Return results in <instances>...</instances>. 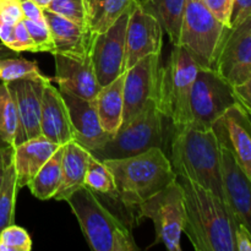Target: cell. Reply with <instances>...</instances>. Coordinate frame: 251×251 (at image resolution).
Wrapping results in <instances>:
<instances>
[{"label": "cell", "mask_w": 251, "mask_h": 251, "mask_svg": "<svg viewBox=\"0 0 251 251\" xmlns=\"http://www.w3.org/2000/svg\"><path fill=\"white\" fill-rule=\"evenodd\" d=\"M17 51H14L12 49L7 48L4 43L0 42V59L1 58H11V56L17 55Z\"/></svg>", "instance_id": "obj_42"}, {"label": "cell", "mask_w": 251, "mask_h": 251, "mask_svg": "<svg viewBox=\"0 0 251 251\" xmlns=\"http://www.w3.org/2000/svg\"><path fill=\"white\" fill-rule=\"evenodd\" d=\"M31 249L32 239L25 228L14 223L0 232V251H29Z\"/></svg>", "instance_id": "obj_32"}, {"label": "cell", "mask_w": 251, "mask_h": 251, "mask_svg": "<svg viewBox=\"0 0 251 251\" xmlns=\"http://www.w3.org/2000/svg\"><path fill=\"white\" fill-rule=\"evenodd\" d=\"M161 54H151L137 61L125 71L124 114L123 124H126L146 108L156 103Z\"/></svg>", "instance_id": "obj_11"}, {"label": "cell", "mask_w": 251, "mask_h": 251, "mask_svg": "<svg viewBox=\"0 0 251 251\" xmlns=\"http://www.w3.org/2000/svg\"><path fill=\"white\" fill-rule=\"evenodd\" d=\"M234 242L235 251H251V233L242 223L235 225Z\"/></svg>", "instance_id": "obj_40"}, {"label": "cell", "mask_w": 251, "mask_h": 251, "mask_svg": "<svg viewBox=\"0 0 251 251\" xmlns=\"http://www.w3.org/2000/svg\"><path fill=\"white\" fill-rule=\"evenodd\" d=\"M24 12V19L34 22H46L43 7L37 4L34 0H20Z\"/></svg>", "instance_id": "obj_38"}, {"label": "cell", "mask_w": 251, "mask_h": 251, "mask_svg": "<svg viewBox=\"0 0 251 251\" xmlns=\"http://www.w3.org/2000/svg\"><path fill=\"white\" fill-rule=\"evenodd\" d=\"M64 145L59 147L53 156L43 164L38 173L33 176L28 186L29 191L38 200L53 199L61 183V159Z\"/></svg>", "instance_id": "obj_26"}, {"label": "cell", "mask_w": 251, "mask_h": 251, "mask_svg": "<svg viewBox=\"0 0 251 251\" xmlns=\"http://www.w3.org/2000/svg\"><path fill=\"white\" fill-rule=\"evenodd\" d=\"M137 221L149 218L156 230V244L169 251H181L180 240L185 227L186 212L184 194L178 180L137 206Z\"/></svg>", "instance_id": "obj_8"}, {"label": "cell", "mask_w": 251, "mask_h": 251, "mask_svg": "<svg viewBox=\"0 0 251 251\" xmlns=\"http://www.w3.org/2000/svg\"><path fill=\"white\" fill-rule=\"evenodd\" d=\"M184 194V233L196 251H235L237 221L227 202L185 176H176Z\"/></svg>", "instance_id": "obj_1"}, {"label": "cell", "mask_w": 251, "mask_h": 251, "mask_svg": "<svg viewBox=\"0 0 251 251\" xmlns=\"http://www.w3.org/2000/svg\"><path fill=\"white\" fill-rule=\"evenodd\" d=\"M19 189L16 171L11 159L5 168L4 183L0 191V232L7 226L14 225L15 203Z\"/></svg>", "instance_id": "obj_28"}, {"label": "cell", "mask_w": 251, "mask_h": 251, "mask_svg": "<svg viewBox=\"0 0 251 251\" xmlns=\"http://www.w3.org/2000/svg\"><path fill=\"white\" fill-rule=\"evenodd\" d=\"M12 152H14V146L7 144L0 137V167H4L10 163V161L12 159Z\"/></svg>", "instance_id": "obj_41"}, {"label": "cell", "mask_w": 251, "mask_h": 251, "mask_svg": "<svg viewBox=\"0 0 251 251\" xmlns=\"http://www.w3.org/2000/svg\"><path fill=\"white\" fill-rule=\"evenodd\" d=\"M21 20H24V12L20 0H0V21L16 25Z\"/></svg>", "instance_id": "obj_35"}, {"label": "cell", "mask_w": 251, "mask_h": 251, "mask_svg": "<svg viewBox=\"0 0 251 251\" xmlns=\"http://www.w3.org/2000/svg\"><path fill=\"white\" fill-rule=\"evenodd\" d=\"M228 27L207 9L203 1L188 0L181 22L179 46L188 51L199 68L215 69Z\"/></svg>", "instance_id": "obj_6"}, {"label": "cell", "mask_w": 251, "mask_h": 251, "mask_svg": "<svg viewBox=\"0 0 251 251\" xmlns=\"http://www.w3.org/2000/svg\"><path fill=\"white\" fill-rule=\"evenodd\" d=\"M44 19L53 37L51 54L73 56L90 55L93 37L86 27L80 26L65 17L44 9Z\"/></svg>", "instance_id": "obj_20"}, {"label": "cell", "mask_w": 251, "mask_h": 251, "mask_svg": "<svg viewBox=\"0 0 251 251\" xmlns=\"http://www.w3.org/2000/svg\"><path fill=\"white\" fill-rule=\"evenodd\" d=\"M198 70V64L180 46H173L167 64L159 69L156 105L174 130L193 123L190 98Z\"/></svg>", "instance_id": "obj_5"}, {"label": "cell", "mask_w": 251, "mask_h": 251, "mask_svg": "<svg viewBox=\"0 0 251 251\" xmlns=\"http://www.w3.org/2000/svg\"><path fill=\"white\" fill-rule=\"evenodd\" d=\"M28 33L33 41L36 51H49L51 53L54 48L53 37L47 22H34L24 19Z\"/></svg>", "instance_id": "obj_33"}, {"label": "cell", "mask_w": 251, "mask_h": 251, "mask_svg": "<svg viewBox=\"0 0 251 251\" xmlns=\"http://www.w3.org/2000/svg\"><path fill=\"white\" fill-rule=\"evenodd\" d=\"M55 61V81L59 91L95 100L102 86L96 76L91 55L73 56L53 54Z\"/></svg>", "instance_id": "obj_16"}, {"label": "cell", "mask_w": 251, "mask_h": 251, "mask_svg": "<svg viewBox=\"0 0 251 251\" xmlns=\"http://www.w3.org/2000/svg\"><path fill=\"white\" fill-rule=\"evenodd\" d=\"M48 78L41 74L6 82L16 103L19 114V134L15 146L28 139L41 136L42 96L44 82Z\"/></svg>", "instance_id": "obj_14"}, {"label": "cell", "mask_w": 251, "mask_h": 251, "mask_svg": "<svg viewBox=\"0 0 251 251\" xmlns=\"http://www.w3.org/2000/svg\"><path fill=\"white\" fill-rule=\"evenodd\" d=\"M69 110L75 141L90 152L107 144L112 135L102 127L95 100H85L68 92H61Z\"/></svg>", "instance_id": "obj_18"}, {"label": "cell", "mask_w": 251, "mask_h": 251, "mask_svg": "<svg viewBox=\"0 0 251 251\" xmlns=\"http://www.w3.org/2000/svg\"><path fill=\"white\" fill-rule=\"evenodd\" d=\"M125 73L108 85L103 86L96 97L100 125L109 135H115L123 125L124 114Z\"/></svg>", "instance_id": "obj_23"}, {"label": "cell", "mask_w": 251, "mask_h": 251, "mask_svg": "<svg viewBox=\"0 0 251 251\" xmlns=\"http://www.w3.org/2000/svg\"><path fill=\"white\" fill-rule=\"evenodd\" d=\"M66 202L77 218L83 237L92 250H139L126 223L114 215L88 186L83 185L74 191Z\"/></svg>", "instance_id": "obj_4"}, {"label": "cell", "mask_w": 251, "mask_h": 251, "mask_svg": "<svg viewBox=\"0 0 251 251\" xmlns=\"http://www.w3.org/2000/svg\"><path fill=\"white\" fill-rule=\"evenodd\" d=\"M14 51L21 53V51H36V47H34L33 41H32L31 36L28 33L26 25H25L24 20L17 22L14 27V39H12V44L10 47Z\"/></svg>", "instance_id": "obj_34"}, {"label": "cell", "mask_w": 251, "mask_h": 251, "mask_svg": "<svg viewBox=\"0 0 251 251\" xmlns=\"http://www.w3.org/2000/svg\"><path fill=\"white\" fill-rule=\"evenodd\" d=\"M19 134V114L16 103L6 82L0 83V137L15 146Z\"/></svg>", "instance_id": "obj_27"}, {"label": "cell", "mask_w": 251, "mask_h": 251, "mask_svg": "<svg viewBox=\"0 0 251 251\" xmlns=\"http://www.w3.org/2000/svg\"><path fill=\"white\" fill-rule=\"evenodd\" d=\"M115 183V195L125 207L134 208L176 180L171 159L159 147L119 159H105Z\"/></svg>", "instance_id": "obj_3"}, {"label": "cell", "mask_w": 251, "mask_h": 251, "mask_svg": "<svg viewBox=\"0 0 251 251\" xmlns=\"http://www.w3.org/2000/svg\"><path fill=\"white\" fill-rule=\"evenodd\" d=\"M234 88L215 69L199 68L190 98L193 123L201 127H213L226 112L237 104Z\"/></svg>", "instance_id": "obj_9"}, {"label": "cell", "mask_w": 251, "mask_h": 251, "mask_svg": "<svg viewBox=\"0 0 251 251\" xmlns=\"http://www.w3.org/2000/svg\"><path fill=\"white\" fill-rule=\"evenodd\" d=\"M169 159L176 176L191 179L226 201L221 144L213 127L173 129Z\"/></svg>", "instance_id": "obj_2"}, {"label": "cell", "mask_w": 251, "mask_h": 251, "mask_svg": "<svg viewBox=\"0 0 251 251\" xmlns=\"http://www.w3.org/2000/svg\"><path fill=\"white\" fill-rule=\"evenodd\" d=\"M139 0H85L87 29L91 36L107 31Z\"/></svg>", "instance_id": "obj_24"}, {"label": "cell", "mask_w": 251, "mask_h": 251, "mask_svg": "<svg viewBox=\"0 0 251 251\" xmlns=\"http://www.w3.org/2000/svg\"><path fill=\"white\" fill-rule=\"evenodd\" d=\"M41 135L59 146L75 140L66 103L50 78L44 82L42 96Z\"/></svg>", "instance_id": "obj_19"}, {"label": "cell", "mask_w": 251, "mask_h": 251, "mask_svg": "<svg viewBox=\"0 0 251 251\" xmlns=\"http://www.w3.org/2000/svg\"><path fill=\"white\" fill-rule=\"evenodd\" d=\"M215 70L232 86L251 74V15L234 27H228Z\"/></svg>", "instance_id": "obj_12"}, {"label": "cell", "mask_w": 251, "mask_h": 251, "mask_svg": "<svg viewBox=\"0 0 251 251\" xmlns=\"http://www.w3.org/2000/svg\"><path fill=\"white\" fill-rule=\"evenodd\" d=\"M44 9L87 28L85 0H50Z\"/></svg>", "instance_id": "obj_31"}, {"label": "cell", "mask_w": 251, "mask_h": 251, "mask_svg": "<svg viewBox=\"0 0 251 251\" xmlns=\"http://www.w3.org/2000/svg\"><path fill=\"white\" fill-rule=\"evenodd\" d=\"M41 74L39 66L36 61L16 58V56L0 59V81L2 82L37 76Z\"/></svg>", "instance_id": "obj_30"}, {"label": "cell", "mask_w": 251, "mask_h": 251, "mask_svg": "<svg viewBox=\"0 0 251 251\" xmlns=\"http://www.w3.org/2000/svg\"><path fill=\"white\" fill-rule=\"evenodd\" d=\"M251 15V0H234L232 15H230V26L234 27Z\"/></svg>", "instance_id": "obj_39"}, {"label": "cell", "mask_w": 251, "mask_h": 251, "mask_svg": "<svg viewBox=\"0 0 251 251\" xmlns=\"http://www.w3.org/2000/svg\"><path fill=\"white\" fill-rule=\"evenodd\" d=\"M85 185L98 195H115V183L112 172L103 161L91 157L86 173Z\"/></svg>", "instance_id": "obj_29"}, {"label": "cell", "mask_w": 251, "mask_h": 251, "mask_svg": "<svg viewBox=\"0 0 251 251\" xmlns=\"http://www.w3.org/2000/svg\"><path fill=\"white\" fill-rule=\"evenodd\" d=\"M220 141L229 149L235 162L251 180V117L237 103L213 125Z\"/></svg>", "instance_id": "obj_15"}, {"label": "cell", "mask_w": 251, "mask_h": 251, "mask_svg": "<svg viewBox=\"0 0 251 251\" xmlns=\"http://www.w3.org/2000/svg\"><path fill=\"white\" fill-rule=\"evenodd\" d=\"M91 152L74 140L64 145L61 159V183L54 199L66 201V199L78 188L85 185Z\"/></svg>", "instance_id": "obj_22"}, {"label": "cell", "mask_w": 251, "mask_h": 251, "mask_svg": "<svg viewBox=\"0 0 251 251\" xmlns=\"http://www.w3.org/2000/svg\"><path fill=\"white\" fill-rule=\"evenodd\" d=\"M163 27L139 1L132 5L126 27L125 69H130L151 54H161L163 47Z\"/></svg>", "instance_id": "obj_13"}, {"label": "cell", "mask_w": 251, "mask_h": 251, "mask_svg": "<svg viewBox=\"0 0 251 251\" xmlns=\"http://www.w3.org/2000/svg\"><path fill=\"white\" fill-rule=\"evenodd\" d=\"M207 9L220 20L225 26H230V15H232L234 0H203Z\"/></svg>", "instance_id": "obj_36"}, {"label": "cell", "mask_w": 251, "mask_h": 251, "mask_svg": "<svg viewBox=\"0 0 251 251\" xmlns=\"http://www.w3.org/2000/svg\"><path fill=\"white\" fill-rule=\"evenodd\" d=\"M130 10L123 14L107 31L96 34L92 39L90 50L91 60L98 82L102 87L126 71L125 50Z\"/></svg>", "instance_id": "obj_10"}, {"label": "cell", "mask_w": 251, "mask_h": 251, "mask_svg": "<svg viewBox=\"0 0 251 251\" xmlns=\"http://www.w3.org/2000/svg\"><path fill=\"white\" fill-rule=\"evenodd\" d=\"M11 162V161H10ZM9 164V163H7ZM6 164V166H7ZM6 166L4 167H0V191H1V188H2V183H4V176H5V168H6Z\"/></svg>", "instance_id": "obj_43"}, {"label": "cell", "mask_w": 251, "mask_h": 251, "mask_svg": "<svg viewBox=\"0 0 251 251\" xmlns=\"http://www.w3.org/2000/svg\"><path fill=\"white\" fill-rule=\"evenodd\" d=\"M220 144L226 202L234 220L251 233V180L238 166L229 149L222 141Z\"/></svg>", "instance_id": "obj_17"}, {"label": "cell", "mask_w": 251, "mask_h": 251, "mask_svg": "<svg viewBox=\"0 0 251 251\" xmlns=\"http://www.w3.org/2000/svg\"><path fill=\"white\" fill-rule=\"evenodd\" d=\"M199 1H203V0H199Z\"/></svg>", "instance_id": "obj_45"}, {"label": "cell", "mask_w": 251, "mask_h": 251, "mask_svg": "<svg viewBox=\"0 0 251 251\" xmlns=\"http://www.w3.org/2000/svg\"><path fill=\"white\" fill-rule=\"evenodd\" d=\"M59 147V145L49 141L42 135L26 140L14 147L12 163L16 171L19 188L28 185L29 181Z\"/></svg>", "instance_id": "obj_21"}, {"label": "cell", "mask_w": 251, "mask_h": 251, "mask_svg": "<svg viewBox=\"0 0 251 251\" xmlns=\"http://www.w3.org/2000/svg\"><path fill=\"white\" fill-rule=\"evenodd\" d=\"M34 1H36L38 5H41L42 7H46L47 5L50 2V0H34Z\"/></svg>", "instance_id": "obj_44"}, {"label": "cell", "mask_w": 251, "mask_h": 251, "mask_svg": "<svg viewBox=\"0 0 251 251\" xmlns=\"http://www.w3.org/2000/svg\"><path fill=\"white\" fill-rule=\"evenodd\" d=\"M233 88H234V95L238 103L251 117V74L242 83L233 86Z\"/></svg>", "instance_id": "obj_37"}, {"label": "cell", "mask_w": 251, "mask_h": 251, "mask_svg": "<svg viewBox=\"0 0 251 251\" xmlns=\"http://www.w3.org/2000/svg\"><path fill=\"white\" fill-rule=\"evenodd\" d=\"M186 1L188 0H139L141 6L158 20L172 46H179Z\"/></svg>", "instance_id": "obj_25"}, {"label": "cell", "mask_w": 251, "mask_h": 251, "mask_svg": "<svg viewBox=\"0 0 251 251\" xmlns=\"http://www.w3.org/2000/svg\"><path fill=\"white\" fill-rule=\"evenodd\" d=\"M164 119L166 118L153 103L141 114L123 124L107 144L92 151L91 154L100 161H105L126 158L153 147H159L164 151Z\"/></svg>", "instance_id": "obj_7"}]
</instances>
